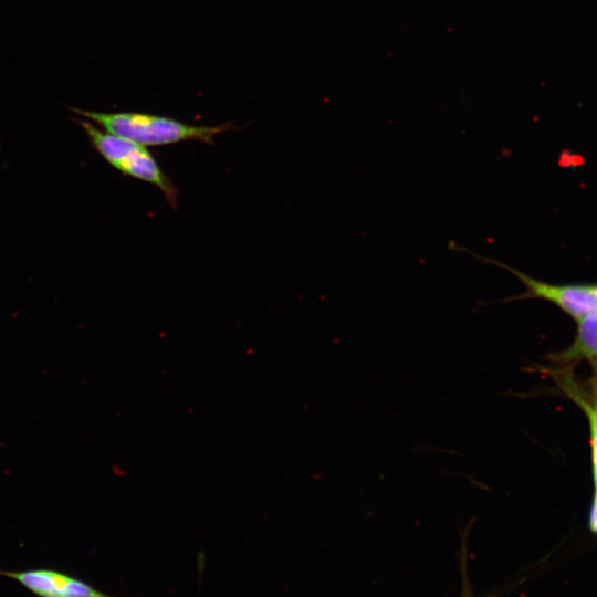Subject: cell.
Returning <instances> with one entry per match:
<instances>
[{
    "instance_id": "obj_1",
    "label": "cell",
    "mask_w": 597,
    "mask_h": 597,
    "mask_svg": "<svg viewBox=\"0 0 597 597\" xmlns=\"http://www.w3.org/2000/svg\"><path fill=\"white\" fill-rule=\"evenodd\" d=\"M71 111L111 134L145 147L190 140L212 144L218 135L232 128L231 123L216 126L191 125L167 116L139 112L105 113L80 108Z\"/></svg>"
},
{
    "instance_id": "obj_2",
    "label": "cell",
    "mask_w": 597,
    "mask_h": 597,
    "mask_svg": "<svg viewBox=\"0 0 597 597\" xmlns=\"http://www.w3.org/2000/svg\"><path fill=\"white\" fill-rule=\"evenodd\" d=\"M87 135L96 151L125 176L156 186L172 208L178 206V190L161 170L149 150L137 143L100 129L88 119H74Z\"/></svg>"
},
{
    "instance_id": "obj_3",
    "label": "cell",
    "mask_w": 597,
    "mask_h": 597,
    "mask_svg": "<svg viewBox=\"0 0 597 597\" xmlns=\"http://www.w3.org/2000/svg\"><path fill=\"white\" fill-rule=\"evenodd\" d=\"M473 258L492 265L505 269L516 276L525 286V291L503 302L538 298L556 305L576 322L597 312V283L552 284L534 279L526 273L489 256H481L467 250Z\"/></svg>"
},
{
    "instance_id": "obj_4",
    "label": "cell",
    "mask_w": 597,
    "mask_h": 597,
    "mask_svg": "<svg viewBox=\"0 0 597 597\" xmlns=\"http://www.w3.org/2000/svg\"><path fill=\"white\" fill-rule=\"evenodd\" d=\"M556 359L585 360L597 375V312L577 322L574 342L566 350L559 353Z\"/></svg>"
},
{
    "instance_id": "obj_5",
    "label": "cell",
    "mask_w": 597,
    "mask_h": 597,
    "mask_svg": "<svg viewBox=\"0 0 597 597\" xmlns=\"http://www.w3.org/2000/svg\"><path fill=\"white\" fill-rule=\"evenodd\" d=\"M15 579L28 590L39 597H61L64 574L52 569H29L19 572H0Z\"/></svg>"
},
{
    "instance_id": "obj_6",
    "label": "cell",
    "mask_w": 597,
    "mask_h": 597,
    "mask_svg": "<svg viewBox=\"0 0 597 597\" xmlns=\"http://www.w3.org/2000/svg\"><path fill=\"white\" fill-rule=\"evenodd\" d=\"M570 397L578 402L587 415L590 429L591 460H593V476L595 485V495L590 513V528L597 533V399L588 400L582 394H578L573 387H566Z\"/></svg>"
},
{
    "instance_id": "obj_7",
    "label": "cell",
    "mask_w": 597,
    "mask_h": 597,
    "mask_svg": "<svg viewBox=\"0 0 597 597\" xmlns=\"http://www.w3.org/2000/svg\"><path fill=\"white\" fill-rule=\"evenodd\" d=\"M61 597H115L97 590L90 584L64 574Z\"/></svg>"
},
{
    "instance_id": "obj_8",
    "label": "cell",
    "mask_w": 597,
    "mask_h": 597,
    "mask_svg": "<svg viewBox=\"0 0 597 597\" xmlns=\"http://www.w3.org/2000/svg\"><path fill=\"white\" fill-rule=\"evenodd\" d=\"M463 597H472V596H471V594H469V593H464V594H463Z\"/></svg>"
},
{
    "instance_id": "obj_9",
    "label": "cell",
    "mask_w": 597,
    "mask_h": 597,
    "mask_svg": "<svg viewBox=\"0 0 597 597\" xmlns=\"http://www.w3.org/2000/svg\"><path fill=\"white\" fill-rule=\"evenodd\" d=\"M595 384H596V399H597V375H596V381H595Z\"/></svg>"
}]
</instances>
